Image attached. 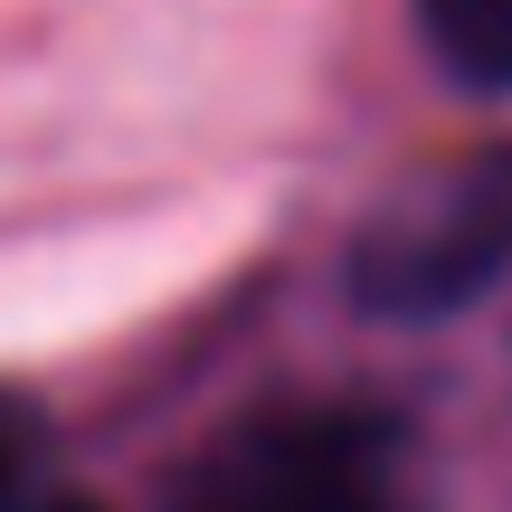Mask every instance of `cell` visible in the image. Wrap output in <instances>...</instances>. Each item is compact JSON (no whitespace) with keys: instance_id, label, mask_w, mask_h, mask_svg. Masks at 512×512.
I'll return each mask as SVG.
<instances>
[{"instance_id":"obj_3","label":"cell","mask_w":512,"mask_h":512,"mask_svg":"<svg viewBox=\"0 0 512 512\" xmlns=\"http://www.w3.org/2000/svg\"><path fill=\"white\" fill-rule=\"evenodd\" d=\"M418 38L456 86L475 95H512V0H408Z\"/></svg>"},{"instance_id":"obj_2","label":"cell","mask_w":512,"mask_h":512,"mask_svg":"<svg viewBox=\"0 0 512 512\" xmlns=\"http://www.w3.org/2000/svg\"><path fill=\"white\" fill-rule=\"evenodd\" d=\"M181 512H418L408 427L389 408H285L190 475Z\"/></svg>"},{"instance_id":"obj_1","label":"cell","mask_w":512,"mask_h":512,"mask_svg":"<svg viewBox=\"0 0 512 512\" xmlns=\"http://www.w3.org/2000/svg\"><path fill=\"white\" fill-rule=\"evenodd\" d=\"M494 275H512V152H456L361 219L342 285L370 323H456Z\"/></svg>"},{"instance_id":"obj_5","label":"cell","mask_w":512,"mask_h":512,"mask_svg":"<svg viewBox=\"0 0 512 512\" xmlns=\"http://www.w3.org/2000/svg\"><path fill=\"white\" fill-rule=\"evenodd\" d=\"M38 512H95V503H38Z\"/></svg>"},{"instance_id":"obj_4","label":"cell","mask_w":512,"mask_h":512,"mask_svg":"<svg viewBox=\"0 0 512 512\" xmlns=\"http://www.w3.org/2000/svg\"><path fill=\"white\" fill-rule=\"evenodd\" d=\"M29 446H38V418L19 399H0V512L19 503V475H29Z\"/></svg>"}]
</instances>
